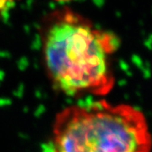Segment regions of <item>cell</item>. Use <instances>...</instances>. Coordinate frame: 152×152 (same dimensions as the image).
Masks as SVG:
<instances>
[{"mask_svg":"<svg viewBox=\"0 0 152 152\" xmlns=\"http://www.w3.org/2000/svg\"><path fill=\"white\" fill-rule=\"evenodd\" d=\"M119 40L70 10L53 13L42 37L45 68L55 89L69 96L107 95L115 79L110 58Z\"/></svg>","mask_w":152,"mask_h":152,"instance_id":"1","label":"cell"},{"mask_svg":"<svg viewBox=\"0 0 152 152\" xmlns=\"http://www.w3.org/2000/svg\"><path fill=\"white\" fill-rule=\"evenodd\" d=\"M144 113L100 100L68 107L55 118L50 152H151Z\"/></svg>","mask_w":152,"mask_h":152,"instance_id":"2","label":"cell"},{"mask_svg":"<svg viewBox=\"0 0 152 152\" xmlns=\"http://www.w3.org/2000/svg\"><path fill=\"white\" fill-rule=\"evenodd\" d=\"M56 1H59V2H66V1H70V0H56Z\"/></svg>","mask_w":152,"mask_h":152,"instance_id":"3","label":"cell"}]
</instances>
